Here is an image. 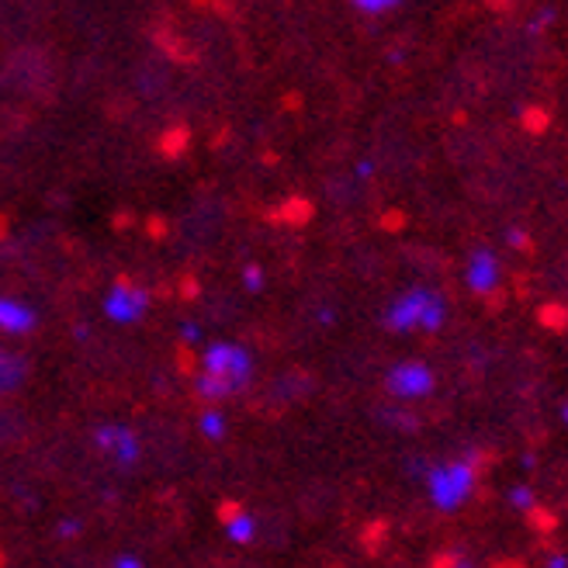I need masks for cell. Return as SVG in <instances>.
I'll list each match as a JSON object with an SVG mask.
<instances>
[{"instance_id": "7a4b0ae2", "label": "cell", "mask_w": 568, "mask_h": 568, "mask_svg": "<svg viewBox=\"0 0 568 568\" xmlns=\"http://www.w3.org/2000/svg\"><path fill=\"white\" fill-rule=\"evenodd\" d=\"M447 320V302L430 288H409L385 312V326L392 333H437Z\"/></svg>"}, {"instance_id": "7c38bea8", "label": "cell", "mask_w": 568, "mask_h": 568, "mask_svg": "<svg viewBox=\"0 0 568 568\" xmlns=\"http://www.w3.org/2000/svg\"><path fill=\"white\" fill-rule=\"evenodd\" d=\"M243 288L253 292V295L264 292V267L261 264H246L243 267Z\"/></svg>"}, {"instance_id": "ac0fdd59", "label": "cell", "mask_w": 568, "mask_h": 568, "mask_svg": "<svg viewBox=\"0 0 568 568\" xmlns=\"http://www.w3.org/2000/svg\"><path fill=\"white\" fill-rule=\"evenodd\" d=\"M444 568H475L468 558H458V555H450V558H444Z\"/></svg>"}, {"instance_id": "9c48e42d", "label": "cell", "mask_w": 568, "mask_h": 568, "mask_svg": "<svg viewBox=\"0 0 568 568\" xmlns=\"http://www.w3.org/2000/svg\"><path fill=\"white\" fill-rule=\"evenodd\" d=\"M222 530H225V537H230L233 545H250L253 537H257V530H261V524H257V517L253 514H246V509H230V514L222 517Z\"/></svg>"}, {"instance_id": "3957f363", "label": "cell", "mask_w": 568, "mask_h": 568, "mask_svg": "<svg viewBox=\"0 0 568 568\" xmlns=\"http://www.w3.org/2000/svg\"><path fill=\"white\" fill-rule=\"evenodd\" d=\"M478 478V458H458V462H444L426 468V493H430V503L444 514H454L475 489Z\"/></svg>"}, {"instance_id": "52a82bcc", "label": "cell", "mask_w": 568, "mask_h": 568, "mask_svg": "<svg viewBox=\"0 0 568 568\" xmlns=\"http://www.w3.org/2000/svg\"><path fill=\"white\" fill-rule=\"evenodd\" d=\"M39 326V312L11 295H0V333L4 336H28Z\"/></svg>"}, {"instance_id": "2e32d148", "label": "cell", "mask_w": 568, "mask_h": 568, "mask_svg": "<svg viewBox=\"0 0 568 568\" xmlns=\"http://www.w3.org/2000/svg\"><path fill=\"white\" fill-rule=\"evenodd\" d=\"M111 568H146V561L135 558V555H122V558H115V565H111Z\"/></svg>"}, {"instance_id": "ffe728a7", "label": "cell", "mask_w": 568, "mask_h": 568, "mask_svg": "<svg viewBox=\"0 0 568 568\" xmlns=\"http://www.w3.org/2000/svg\"><path fill=\"white\" fill-rule=\"evenodd\" d=\"M527 240H524V233L520 230H509V246H524Z\"/></svg>"}, {"instance_id": "44dd1931", "label": "cell", "mask_w": 568, "mask_h": 568, "mask_svg": "<svg viewBox=\"0 0 568 568\" xmlns=\"http://www.w3.org/2000/svg\"><path fill=\"white\" fill-rule=\"evenodd\" d=\"M372 170H375V163H372V160L357 163V174H361V178H367V174H372Z\"/></svg>"}, {"instance_id": "9a60e30c", "label": "cell", "mask_w": 568, "mask_h": 568, "mask_svg": "<svg viewBox=\"0 0 568 568\" xmlns=\"http://www.w3.org/2000/svg\"><path fill=\"white\" fill-rule=\"evenodd\" d=\"M181 339H184V344H202V326H197V323H184L181 326Z\"/></svg>"}, {"instance_id": "277c9868", "label": "cell", "mask_w": 568, "mask_h": 568, "mask_svg": "<svg viewBox=\"0 0 568 568\" xmlns=\"http://www.w3.org/2000/svg\"><path fill=\"white\" fill-rule=\"evenodd\" d=\"M104 316L119 326H132L139 323L142 316L150 312V292L142 288V284H132V281H115L111 288L104 292Z\"/></svg>"}, {"instance_id": "6da1fadb", "label": "cell", "mask_w": 568, "mask_h": 568, "mask_svg": "<svg viewBox=\"0 0 568 568\" xmlns=\"http://www.w3.org/2000/svg\"><path fill=\"white\" fill-rule=\"evenodd\" d=\"M253 378V354L236 339H215L202 351V372L194 378V392L202 399H230Z\"/></svg>"}, {"instance_id": "5bb4252c", "label": "cell", "mask_w": 568, "mask_h": 568, "mask_svg": "<svg viewBox=\"0 0 568 568\" xmlns=\"http://www.w3.org/2000/svg\"><path fill=\"white\" fill-rule=\"evenodd\" d=\"M509 503L517 509H534V493L527 486H517V489H509Z\"/></svg>"}, {"instance_id": "4fadbf2b", "label": "cell", "mask_w": 568, "mask_h": 568, "mask_svg": "<svg viewBox=\"0 0 568 568\" xmlns=\"http://www.w3.org/2000/svg\"><path fill=\"white\" fill-rule=\"evenodd\" d=\"M361 14H385V11H395L399 4H395V0H357L354 4Z\"/></svg>"}, {"instance_id": "30bf717a", "label": "cell", "mask_w": 568, "mask_h": 568, "mask_svg": "<svg viewBox=\"0 0 568 568\" xmlns=\"http://www.w3.org/2000/svg\"><path fill=\"white\" fill-rule=\"evenodd\" d=\"M197 434H202L205 440H212V444H219V440H225V434H230V419H225L222 409L209 406V409L197 413Z\"/></svg>"}, {"instance_id": "d6986e66", "label": "cell", "mask_w": 568, "mask_h": 568, "mask_svg": "<svg viewBox=\"0 0 568 568\" xmlns=\"http://www.w3.org/2000/svg\"><path fill=\"white\" fill-rule=\"evenodd\" d=\"M548 568H568V558L565 555H551L548 558Z\"/></svg>"}, {"instance_id": "8fae6325", "label": "cell", "mask_w": 568, "mask_h": 568, "mask_svg": "<svg viewBox=\"0 0 568 568\" xmlns=\"http://www.w3.org/2000/svg\"><path fill=\"white\" fill-rule=\"evenodd\" d=\"M24 361L11 351H0V392H14L24 382Z\"/></svg>"}, {"instance_id": "e0dca14e", "label": "cell", "mask_w": 568, "mask_h": 568, "mask_svg": "<svg viewBox=\"0 0 568 568\" xmlns=\"http://www.w3.org/2000/svg\"><path fill=\"white\" fill-rule=\"evenodd\" d=\"M55 530H60V537H67V541H70V537L80 534V520H60V527H55Z\"/></svg>"}, {"instance_id": "7402d4cb", "label": "cell", "mask_w": 568, "mask_h": 568, "mask_svg": "<svg viewBox=\"0 0 568 568\" xmlns=\"http://www.w3.org/2000/svg\"><path fill=\"white\" fill-rule=\"evenodd\" d=\"M565 419H568V409H565Z\"/></svg>"}, {"instance_id": "5b68a950", "label": "cell", "mask_w": 568, "mask_h": 568, "mask_svg": "<svg viewBox=\"0 0 568 568\" xmlns=\"http://www.w3.org/2000/svg\"><path fill=\"white\" fill-rule=\"evenodd\" d=\"M434 385H437L434 372L426 364H419V361H403V364H395L392 372L385 375V388L395 395V399H403V403L426 399V395L434 392Z\"/></svg>"}, {"instance_id": "8992f818", "label": "cell", "mask_w": 568, "mask_h": 568, "mask_svg": "<svg viewBox=\"0 0 568 568\" xmlns=\"http://www.w3.org/2000/svg\"><path fill=\"white\" fill-rule=\"evenodd\" d=\"M94 447L101 454H108L115 465H135L139 462V454H142V440L139 434L132 430V426L125 423H101L98 430H94Z\"/></svg>"}, {"instance_id": "ba28073f", "label": "cell", "mask_w": 568, "mask_h": 568, "mask_svg": "<svg viewBox=\"0 0 568 568\" xmlns=\"http://www.w3.org/2000/svg\"><path fill=\"white\" fill-rule=\"evenodd\" d=\"M465 281L475 295H489L496 284H499V261L493 250H475L471 261H468V271H465Z\"/></svg>"}]
</instances>
